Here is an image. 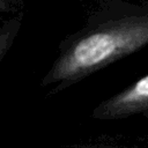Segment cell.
<instances>
[{"mask_svg":"<svg viewBox=\"0 0 148 148\" xmlns=\"http://www.w3.org/2000/svg\"><path fill=\"white\" fill-rule=\"evenodd\" d=\"M148 45V7L118 8L91 17L65 40L42 86L64 89Z\"/></svg>","mask_w":148,"mask_h":148,"instance_id":"cell-1","label":"cell"},{"mask_svg":"<svg viewBox=\"0 0 148 148\" xmlns=\"http://www.w3.org/2000/svg\"><path fill=\"white\" fill-rule=\"evenodd\" d=\"M138 113L148 114V75L101 102L92 111L95 119L113 120Z\"/></svg>","mask_w":148,"mask_h":148,"instance_id":"cell-2","label":"cell"}]
</instances>
